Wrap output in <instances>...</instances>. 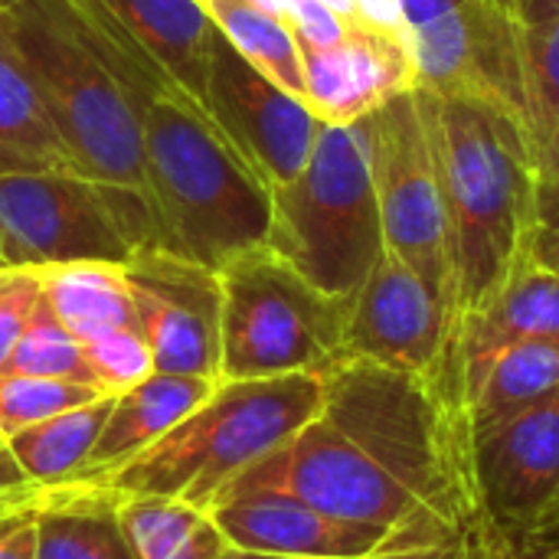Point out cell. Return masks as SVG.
Listing matches in <instances>:
<instances>
[{
    "instance_id": "obj_15",
    "label": "cell",
    "mask_w": 559,
    "mask_h": 559,
    "mask_svg": "<svg viewBox=\"0 0 559 559\" xmlns=\"http://www.w3.org/2000/svg\"><path fill=\"white\" fill-rule=\"evenodd\" d=\"M233 547L298 559H367L390 531L341 521L272 485H236L210 504Z\"/></svg>"
},
{
    "instance_id": "obj_45",
    "label": "cell",
    "mask_w": 559,
    "mask_h": 559,
    "mask_svg": "<svg viewBox=\"0 0 559 559\" xmlns=\"http://www.w3.org/2000/svg\"><path fill=\"white\" fill-rule=\"evenodd\" d=\"M249 3H255L259 10H265V13L278 16V20H285V16H288V3H292V0H249Z\"/></svg>"
},
{
    "instance_id": "obj_33",
    "label": "cell",
    "mask_w": 559,
    "mask_h": 559,
    "mask_svg": "<svg viewBox=\"0 0 559 559\" xmlns=\"http://www.w3.org/2000/svg\"><path fill=\"white\" fill-rule=\"evenodd\" d=\"M285 23L292 26L298 46H328V43L341 39V33L347 29L350 20L337 16L321 0H292Z\"/></svg>"
},
{
    "instance_id": "obj_9",
    "label": "cell",
    "mask_w": 559,
    "mask_h": 559,
    "mask_svg": "<svg viewBox=\"0 0 559 559\" xmlns=\"http://www.w3.org/2000/svg\"><path fill=\"white\" fill-rule=\"evenodd\" d=\"M400 3L416 59V88L485 102L527 128L518 23L498 0Z\"/></svg>"
},
{
    "instance_id": "obj_2",
    "label": "cell",
    "mask_w": 559,
    "mask_h": 559,
    "mask_svg": "<svg viewBox=\"0 0 559 559\" xmlns=\"http://www.w3.org/2000/svg\"><path fill=\"white\" fill-rule=\"evenodd\" d=\"M79 33L134 111L147 187L157 213V249L223 269L265 246L272 190L239 157L216 118L193 98L102 0H69Z\"/></svg>"
},
{
    "instance_id": "obj_40",
    "label": "cell",
    "mask_w": 559,
    "mask_h": 559,
    "mask_svg": "<svg viewBox=\"0 0 559 559\" xmlns=\"http://www.w3.org/2000/svg\"><path fill=\"white\" fill-rule=\"evenodd\" d=\"M534 262L559 275V226H540L534 236Z\"/></svg>"
},
{
    "instance_id": "obj_6",
    "label": "cell",
    "mask_w": 559,
    "mask_h": 559,
    "mask_svg": "<svg viewBox=\"0 0 559 559\" xmlns=\"http://www.w3.org/2000/svg\"><path fill=\"white\" fill-rule=\"evenodd\" d=\"M314 288L354 298L386 252L380 200L357 124L318 128L305 170L272 187L269 242Z\"/></svg>"
},
{
    "instance_id": "obj_36",
    "label": "cell",
    "mask_w": 559,
    "mask_h": 559,
    "mask_svg": "<svg viewBox=\"0 0 559 559\" xmlns=\"http://www.w3.org/2000/svg\"><path fill=\"white\" fill-rule=\"evenodd\" d=\"M33 495H36V488L26 481L23 468L16 465V459L10 452L7 436L0 432V511L26 504V501H33Z\"/></svg>"
},
{
    "instance_id": "obj_5",
    "label": "cell",
    "mask_w": 559,
    "mask_h": 559,
    "mask_svg": "<svg viewBox=\"0 0 559 559\" xmlns=\"http://www.w3.org/2000/svg\"><path fill=\"white\" fill-rule=\"evenodd\" d=\"M324 403L321 373H285L265 380H219L213 393L160 442L118 472L69 488L111 498L160 495L206 508L252 465L301 432Z\"/></svg>"
},
{
    "instance_id": "obj_7",
    "label": "cell",
    "mask_w": 559,
    "mask_h": 559,
    "mask_svg": "<svg viewBox=\"0 0 559 559\" xmlns=\"http://www.w3.org/2000/svg\"><path fill=\"white\" fill-rule=\"evenodd\" d=\"M223 380L324 373L344 360L354 298L314 288L269 246H252L219 269Z\"/></svg>"
},
{
    "instance_id": "obj_13",
    "label": "cell",
    "mask_w": 559,
    "mask_h": 559,
    "mask_svg": "<svg viewBox=\"0 0 559 559\" xmlns=\"http://www.w3.org/2000/svg\"><path fill=\"white\" fill-rule=\"evenodd\" d=\"M449 344L452 328L445 311L419 275L386 249L350 301L344 357L429 377L452 393Z\"/></svg>"
},
{
    "instance_id": "obj_44",
    "label": "cell",
    "mask_w": 559,
    "mask_h": 559,
    "mask_svg": "<svg viewBox=\"0 0 559 559\" xmlns=\"http://www.w3.org/2000/svg\"><path fill=\"white\" fill-rule=\"evenodd\" d=\"M0 56H13V36H10V13L0 10Z\"/></svg>"
},
{
    "instance_id": "obj_39",
    "label": "cell",
    "mask_w": 559,
    "mask_h": 559,
    "mask_svg": "<svg viewBox=\"0 0 559 559\" xmlns=\"http://www.w3.org/2000/svg\"><path fill=\"white\" fill-rule=\"evenodd\" d=\"M518 26H537L559 16V0H498Z\"/></svg>"
},
{
    "instance_id": "obj_17",
    "label": "cell",
    "mask_w": 559,
    "mask_h": 559,
    "mask_svg": "<svg viewBox=\"0 0 559 559\" xmlns=\"http://www.w3.org/2000/svg\"><path fill=\"white\" fill-rule=\"evenodd\" d=\"M537 337H559V275L531 259L481 311L455 324L449 347L452 393L472 406L495 357Z\"/></svg>"
},
{
    "instance_id": "obj_25",
    "label": "cell",
    "mask_w": 559,
    "mask_h": 559,
    "mask_svg": "<svg viewBox=\"0 0 559 559\" xmlns=\"http://www.w3.org/2000/svg\"><path fill=\"white\" fill-rule=\"evenodd\" d=\"M559 390V337H537L508 347L488 367L472 396V426H491Z\"/></svg>"
},
{
    "instance_id": "obj_34",
    "label": "cell",
    "mask_w": 559,
    "mask_h": 559,
    "mask_svg": "<svg viewBox=\"0 0 559 559\" xmlns=\"http://www.w3.org/2000/svg\"><path fill=\"white\" fill-rule=\"evenodd\" d=\"M0 559H36L33 501L0 511Z\"/></svg>"
},
{
    "instance_id": "obj_27",
    "label": "cell",
    "mask_w": 559,
    "mask_h": 559,
    "mask_svg": "<svg viewBox=\"0 0 559 559\" xmlns=\"http://www.w3.org/2000/svg\"><path fill=\"white\" fill-rule=\"evenodd\" d=\"M518 49L524 72L527 128L534 154L540 157L559 128V16L537 26H518Z\"/></svg>"
},
{
    "instance_id": "obj_14",
    "label": "cell",
    "mask_w": 559,
    "mask_h": 559,
    "mask_svg": "<svg viewBox=\"0 0 559 559\" xmlns=\"http://www.w3.org/2000/svg\"><path fill=\"white\" fill-rule=\"evenodd\" d=\"M475 465L491 524L521 537L559 491V390L475 429Z\"/></svg>"
},
{
    "instance_id": "obj_28",
    "label": "cell",
    "mask_w": 559,
    "mask_h": 559,
    "mask_svg": "<svg viewBox=\"0 0 559 559\" xmlns=\"http://www.w3.org/2000/svg\"><path fill=\"white\" fill-rule=\"evenodd\" d=\"M3 370L49 377V380H69V383H85V386L98 390L92 364L85 357V347L59 324V318L52 314L46 298L33 311V318H29L23 337L16 341V347H13V354H10Z\"/></svg>"
},
{
    "instance_id": "obj_24",
    "label": "cell",
    "mask_w": 559,
    "mask_h": 559,
    "mask_svg": "<svg viewBox=\"0 0 559 559\" xmlns=\"http://www.w3.org/2000/svg\"><path fill=\"white\" fill-rule=\"evenodd\" d=\"M115 396H102L88 406L59 413L46 423H36L16 436H10V452L16 465L23 468L26 481L39 488H52L69 481L72 475L82 472L108 413H111Z\"/></svg>"
},
{
    "instance_id": "obj_32",
    "label": "cell",
    "mask_w": 559,
    "mask_h": 559,
    "mask_svg": "<svg viewBox=\"0 0 559 559\" xmlns=\"http://www.w3.org/2000/svg\"><path fill=\"white\" fill-rule=\"evenodd\" d=\"M43 301L39 269H0V370Z\"/></svg>"
},
{
    "instance_id": "obj_46",
    "label": "cell",
    "mask_w": 559,
    "mask_h": 559,
    "mask_svg": "<svg viewBox=\"0 0 559 559\" xmlns=\"http://www.w3.org/2000/svg\"><path fill=\"white\" fill-rule=\"evenodd\" d=\"M321 3H328L337 16H344V20H357V10H354V0H321Z\"/></svg>"
},
{
    "instance_id": "obj_29",
    "label": "cell",
    "mask_w": 559,
    "mask_h": 559,
    "mask_svg": "<svg viewBox=\"0 0 559 559\" xmlns=\"http://www.w3.org/2000/svg\"><path fill=\"white\" fill-rule=\"evenodd\" d=\"M102 396L105 393H98L95 386H85V383L0 370V432L10 439L36 423H46L59 413L88 406Z\"/></svg>"
},
{
    "instance_id": "obj_18",
    "label": "cell",
    "mask_w": 559,
    "mask_h": 559,
    "mask_svg": "<svg viewBox=\"0 0 559 559\" xmlns=\"http://www.w3.org/2000/svg\"><path fill=\"white\" fill-rule=\"evenodd\" d=\"M213 380L203 377H180V373H151L138 386L118 393L111 400V413L82 465L79 475H72L62 485H92L111 472H118L124 462L160 442L174 426H180L210 393Z\"/></svg>"
},
{
    "instance_id": "obj_11",
    "label": "cell",
    "mask_w": 559,
    "mask_h": 559,
    "mask_svg": "<svg viewBox=\"0 0 559 559\" xmlns=\"http://www.w3.org/2000/svg\"><path fill=\"white\" fill-rule=\"evenodd\" d=\"M138 328L157 373L223 380L219 272L167 249H138L124 262Z\"/></svg>"
},
{
    "instance_id": "obj_10",
    "label": "cell",
    "mask_w": 559,
    "mask_h": 559,
    "mask_svg": "<svg viewBox=\"0 0 559 559\" xmlns=\"http://www.w3.org/2000/svg\"><path fill=\"white\" fill-rule=\"evenodd\" d=\"M82 259H131L102 190L79 174H0V269Z\"/></svg>"
},
{
    "instance_id": "obj_42",
    "label": "cell",
    "mask_w": 559,
    "mask_h": 559,
    "mask_svg": "<svg viewBox=\"0 0 559 559\" xmlns=\"http://www.w3.org/2000/svg\"><path fill=\"white\" fill-rule=\"evenodd\" d=\"M537 174H540V183H550V180H559V128L557 134L550 138V144L540 151L537 157Z\"/></svg>"
},
{
    "instance_id": "obj_16",
    "label": "cell",
    "mask_w": 559,
    "mask_h": 559,
    "mask_svg": "<svg viewBox=\"0 0 559 559\" xmlns=\"http://www.w3.org/2000/svg\"><path fill=\"white\" fill-rule=\"evenodd\" d=\"M305 105L324 124H357L400 92L416 88V59L396 36L350 20L328 46H298Z\"/></svg>"
},
{
    "instance_id": "obj_3",
    "label": "cell",
    "mask_w": 559,
    "mask_h": 559,
    "mask_svg": "<svg viewBox=\"0 0 559 559\" xmlns=\"http://www.w3.org/2000/svg\"><path fill=\"white\" fill-rule=\"evenodd\" d=\"M416 98L445 206L459 324L534 259L537 154L531 131L501 108L426 88H416Z\"/></svg>"
},
{
    "instance_id": "obj_8",
    "label": "cell",
    "mask_w": 559,
    "mask_h": 559,
    "mask_svg": "<svg viewBox=\"0 0 559 559\" xmlns=\"http://www.w3.org/2000/svg\"><path fill=\"white\" fill-rule=\"evenodd\" d=\"M357 131L367 147L386 249L419 275V282L445 311L449 328H455L449 226L416 88L400 92L364 115Z\"/></svg>"
},
{
    "instance_id": "obj_35",
    "label": "cell",
    "mask_w": 559,
    "mask_h": 559,
    "mask_svg": "<svg viewBox=\"0 0 559 559\" xmlns=\"http://www.w3.org/2000/svg\"><path fill=\"white\" fill-rule=\"evenodd\" d=\"M354 10L360 23H370L409 46V26H406V13L400 0H354Z\"/></svg>"
},
{
    "instance_id": "obj_19",
    "label": "cell",
    "mask_w": 559,
    "mask_h": 559,
    "mask_svg": "<svg viewBox=\"0 0 559 559\" xmlns=\"http://www.w3.org/2000/svg\"><path fill=\"white\" fill-rule=\"evenodd\" d=\"M102 3L193 98L206 105L210 36L216 23L203 0H102Z\"/></svg>"
},
{
    "instance_id": "obj_31",
    "label": "cell",
    "mask_w": 559,
    "mask_h": 559,
    "mask_svg": "<svg viewBox=\"0 0 559 559\" xmlns=\"http://www.w3.org/2000/svg\"><path fill=\"white\" fill-rule=\"evenodd\" d=\"M498 527L478 534H436V531H400L367 559H481Z\"/></svg>"
},
{
    "instance_id": "obj_1",
    "label": "cell",
    "mask_w": 559,
    "mask_h": 559,
    "mask_svg": "<svg viewBox=\"0 0 559 559\" xmlns=\"http://www.w3.org/2000/svg\"><path fill=\"white\" fill-rule=\"evenodd\" d=\"M321 380V413L229 488L272 485L390 534L495 527L478 485L472 409L459 396L357 357L337 360Z\"/></svg>"
},
{
    "instance_id": "obj_37",
    "label": "cell",
    "mask_w": 559,
    "mask_h": 559,
    "mask_svg": "<svg viewBox=\"0 0 559 559\" xmlns=\"http://www.w3.org/2000/svg\"><path fill=\"white\" fill-rule=\"evenodd\" d=\"M521 540L540 547V550H550V554H559V491L554 495V501L544 508V514L521 534Z\"/></svg>"
},
{
    "instance_id": "obj_21",
    "label": "cell",
    "mask_w": 559,
    "mask_h": 559,
    "mask_svg": "<svg viewBox=\"0 0 559 559\" xmlns=\"http://www.w3.org/2000/svg\"><path fill=\"white\" fill-rule=\"evenodd\" d=\"M43 298L59 324L79 341H98L111 331L138 328V311L124 265L105 259L59 262L39 269Z\"/></svg>"
},
{
    "instance_id": "obj_4",
    "label": "cell",
    "mask_w": 559,
    "mask_h": 559,
    "mask_svg": "<svg viewBox=\"0 0 559 559\" xmlns=\"http://www.w3.org/2000/svg\"><path fill=\"white\" fill-rule=\"evenodd\" d=\"M10 36L79 174L102 190L131 252L157 249L134 111L79 33L69 0H20L10 10Z\"/></svg>"
},
{
    "instance_id": "obj_41",
    "label": "cell",
    "mask_w": 559,
    "mask_h": 559,
    "mask_svg": "<svg viewBox=\"0 0 559 559\" xmlns=\"http://www.w3.org/2000/svg\"><path fill=\"white\" fill-rule=\"evenodd\" d=\"M537 206H540V226H559V180L540 183Z\"/></svg>"
},
{
    "instance_id": "obj_26",
    "label": "cell",
    "mask_w": 559,
    "mask_h": 559,
    "mask_svg": "<svg viewBox=\"0 0 559 559\" xmlns=\"http://www.w3.org/2000/svg\"><path fill=\"white\" fill-rule=\"evenodd\" d=\"M223 36L275 85L305 102V69L301 49L292 26L249 0H203Z\"/></svg>"
},
{
    "instance_id": "obj_30",
    "label": "cell",
    "mask_w": 559,
    "mask_h": 559,
    "mask_svg": "<svg viewBox=\"0 0 559 559\" xmlns=\"http://www.w3.org/2000/svg\"><path fill=\"white\" fill-rule=\"evenodd\" d=\"M82 347H85V357L92 364L95 383L105 396H118V393L138 386L141 380H147L151 373H157L141 328L111 331L98 341L82 344Z\"/></svg>"
},
{
    "instance_id": "obj_38",
    "label": "cell",
    "mask_w": 559,
    "mask_h": 559,
    "mask_svg": "<svg viewBox=\"0 0 559 559\" xmlns=\"http://www.w3.org/2000/svg\"><path fill=\"white\" fill-rule=\"evenodd\" d=\"M481 559H559V554H550V550H540L521 537H511L504 531H498L491 537V544L485 547V557Z\"/></svg>"
},
{
    "instance_id": "obj_22",
    "label": "cell",
    "mask_w": 559,
    "mask_h": 559,
    "mask_svg": "<svg viewBox=\"0 0 559 559\" xmlns=\"http://www.w3.org/2000/svg\"><path fill=\"white\" fill-rule=\"evenodd\" d=\"M0 174H79L16 52L0 56Z\"/></svg>"
},
{
    "instance_id": "obj_12",
    "label": "cell",
    "mask_w": 559,
    "mask_h": 559,
    "mask_svg": "<svg viewBox=\"0 0 559 559\" xmlns=\"http://www.w3.org/2000/svg\"><path fill=\"white\" fill-rule=\"evenodd\" d=\"M206 108L269 190L292 183L305 170L321 118L259 72L219 26L210 36Z\"/></svg>"
},
{
    "instance_id": "obj_20",
    "label": "cell",
    "mask_w": 559,
    "mask_h": 559,
    "mask_svg": "<svg viewBox=\"0 0 559 559\" xmlns=\"http://www.w3.org/2000/svg\"><path fill=\"white\" fill-rule=\"evenodd\" d=\"M36 559H138L118 501L105 491L52 485L33 495Z\"/></svg>"
},
{
    "instance_id": "obj_23",
    "label": "cell",
    "mask_w": 559,
    "mask_h": 559,
    "mask_svg": "<svg viewBox=\"0 0 559 559\" xmlns=\"http://www.w3.org/2000/svg\"><path fill=\"white\" fill-rule=\"evenodd\" d=\"M115 501L138 559H216L229 547L206 508L160 495H131Z\"/></svg>"
},
{
    "instance_id": "obj_43",
    "label": "cell",
    "mask_w": 559,
    "mask_h": 559,
    "mask_svg": "<svg viewBox=\"0 0 559 559\" xmlns=\"http://www.w3.org/2000/svg\"><path fill=\"white\" fill-rule=\"evenodd\" d=\"M216 559H298V557H278V554H259V550H246V547H226Z\"/></svg>"
}]
</instances>
